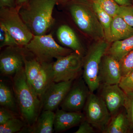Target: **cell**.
Listing matches in <instances>:
<instances>
[{
    "instance_id": "obj_19",
    "label": "cell",
    "mask_w": 133,
    "mask_h": 133,
    "mask_svg": "<svg viewBox=\"0 0 133 133\" xmlns=\"http://www.w3.org/2000/svg\"><path fill=\"white\" fill-rule=\"evenodd\" d=\"M0 105L16 114L19 112V107L13 88L3 81L0 82Z\"/></svg>"
},
{
    "instance_id": "obj_23",
    "label": "cell",
    "mask_w": 133,
    "mask_h": 133,
    "mask_svg": "<svg viewBox=\"0 0 133 133\" xmlns=\"http://www.w3.org/2000/svg\"><path fill=\"white\" fill-rule=\"evenodd\" d=\"M24 62V72L27 80L31 85L39 73L42 64L35 57L32 59H27L25 55Z\"/></svg>"
},
{
    "instance_id": "obj_31",
    "label": "cell",
    "mask_w": 133,
    "mask_h": 133,
    "mask_svg": "<svg viewBox=\"0 0 133 133\" xmlns=\"http://www.w3.org/2000/svg\"><path fill=\"white\" fill-rule=\"evenodd\" d=\"M14 113L3 107L0 108V125L5 124L13 118L16 117Z\"/></svg>"
},
{
    "instance_id": "obj_37",
    "label": "cell",
    "mask_w": 133,
    "mask_h": 133,
    "mask_svg": "<svg viewBox=\"0 0 133 133\" xmlns=\"http://www.w3.org/2000/svg\"><path fill=\"white\" fill-rule=\"evenodd\" d=\"M58 1L62 2H66V1H67L68 0H57Z\"/></svg>"
},
{
    "instance_id": "obj_30",
    "label": "cell",
    "mask_w": 133,
    "mask_h": 133,
    "mask_svg": "<svg viewBox=\"0 0 133 133\" xmlns=\"http://www.w3.org/2000/svg\"><path fill=\"white\" fill-rule=\"evenodd\" d=\"M119 85L126 94L133 91V71L122 77Z\"/></svg>"
},
{
    "instance_id": "obj_21",
    "label": "cell",
    "mask_w": 133,
    "mask_h": 133,
    "mask_svg": "<svg viewBox=\"0 0 133 133\" xmlns=\"http://www.w3.org/2000/svg\"><path fill=\"white\" fill-rule=\"evenodd\" d=\"M131 128L127 114L119 111L111 119L104 131V133H127Z\"/></svg>"
},
{
    "instance_id": "obj_20",
    "label": "cell",
    "mask_w": 133,
    "mask_h": 133,
    "mask_svg": "<svg viewBox=\"0 0 133 133\" xmlns=\"http://www.w3.org/2000/svg\"><path fill=\"white\" fill-rule=\"evenodd\" d=\"M133 50V35L121 41L113 42L108 50L107 54L119 62Z\"/></svg>"
},
{
    "instance_id": "obj_26",
    "label": "cell",
    "mask_w": 133,
    "mask_h": 133,
    "mask_svg": "<svg viewBox=\"0 0 133 133\" xmlns=\"http://www.w3.org/2000/svg\"><path fill=\"white\" fill-rule=\"evenodd\" d=\"M99 5L108 14L113 17L117 14L119 6L114 0H91Z\"/></svg>"
},
{
    "instance_id": "obj_1",
    "label": "cell",
    "mask_w": 133,
    "mask_h": 133,
    "mask_svg": "<svg viewBox=\"0 0 133 133\" xmlns=\"http://www.w3.org/2000/svg\"><path fill=\"white\" fill-rule=\"evenodd\" d=\"M12 88L22 119L28 128H31L40 115L42 103L27 80L24 67L14 75Z\"/></svg>"
},
{
    "instance_id": "obj_33",
    "label": "cell",
    "mask_w": 133,
    "mask_h": 133,
    "mask_svg": "<svg viewBox=\"0 0 133 133\" xmlns=\"http://www.w3.org/2000/svg\"><path fill=\"white\" fill-rule=\"evenodd\" d=\"M16 0H0V8L16 7Z\"/></svg>"
},
{
    "instance_id": "obj_22",
    "label": "cell",
    "mask_w": 133,
    "mask_h": 133,
    "mask_svg": "<svg viewBox=\"0 0 133 133\" xmlns=\"http://www.w3.org/2000/svg\"><path fill=\"white\" fill-rule=\"evenodd\" d=\"M91 6L104 30L105 39L111 42V26L113 17L97 3L92 2Z\"/></svg>"
},
{
    "instance_id": "obj_27",
    "label": "cell",
    "mask_w": 133,
    "mask_h": 133,
    "mask_svg": "<svg viewBox=\"0 0 133 133\" xmlns=\"http://www.w3.org/2000/svg\"><path fill=\"white\" fill-rule=\"evenodd\" d=\"M122 77L133 71V50L119 61Z\"/></svg>"
},
{
    "instance_id": "obj_4",
    "label": "cell",
    "mask_w": 133,
    "mask_h": 133,
    "mask_svg": "<svg viewBox=\"0 0 133 133\" xmlns=\"http://www.w3.org/2000/svg\"><path fill=\"white\" fill-rule=\"evenodd\" d=\"M70 11L74 22L83 32L95 39L105 38L103 28L90 4L75 1L70 5Z\"/></svg>"
},
{
    "instance_id": "obj_7",
    "label": "cell",
    "mask_w": 133,
    "mask_h": 133,
    "mask_svg": "<svg viewBox=\"0 0 133 133\" xmlns=\"http://www.w3.org/2000/svg\"><path fill=\"white\" fill-rule=\"evenodd\" d=\"M83 56L73 51L52 62L56 83L74 81L78 76L83 67Z\"/></svg>"
},
{
    "instance_id": "obj_11",
    "label": "cell",
    "mask_w": 133,
    "mask_h": 133,
    "mask_svg": "<svg viewBox=\"0 0 133 133\" xmlns=\"http://www.w3.org/2000/svg\"><path fill=\"white\" fill-rule=\"evenodd\" d=\"M73 81L52 83L41 98L43 110H57L71 88Z\"/></svg>"
},
{
    "instance_id": "obj_3",
    "label": "cell",
    "mask_w": 133,
    "mask_h": 133,
    "mask_svg": "<svg viewBox=\"0 0 133 133\" xmlns=\"http://www.w3.org/2000/svg\"><path fill=\"white\" fill-rule=\"evenodd\" d=\"M24 48L33 54L41 64L51 62L54 58L57 59L73 52L71 49L59 45L51 34L34 35Z\"/></svg>"
},
{
    "instance_id": "obj_2",
    "label": "cell",
    "mask_w": 133,
    "mask_h": 133,
    "mask_svg": "<svg viewBox=\"0 0 133 133\" xmlns=\"http://www.w3.org/2000/svg\"><path fill=\"white\" fill-rule=\"evenodd\" d=\"M57 0H29L18 8L23 21L34 35L46 34L55 22L53 10Z\"/></svg>"
},
{
    "instance_id": "obj_15",
    "label": "cell",
    "mask_w": 133,
    "mask_h": 133,
    "mask_svg": "<svg viewBox=\"0 0 133 133\" xmlns=\"http://www.w3.org/2000/svg\"><path fill=\"white\" fill-rule=\"evenodd\" d=\"M52 62L41 64V70L31 85L41 99L45 91L54 82Z\"/></svg>"
},
{
    "instance_id": "obj_25",
    "label": "cell",
    "mask_w": 133,
    "mask_h": 133,
    "mask_svg": "<svg viewBox=\"0 0 133 133\" xmlns=\"http://www.w3.org/2000/svg\"><path fill=\"white\" fill-rule=\"evenodd\" d=\"M19 46L4 25L0 23V48ZM20 47V46H19Z\"/></svg>"
},
{
    "instance_id": "obj_6",
    "label": "cell",
    "mask_w": 133,
    "mask_h": 133,
    "mask_svg": "<svg viewBox=\"0 0 133 133\" xmlns=\"http://www.w3.org/2000/svg\"><path fill=\"white\" fill-rule=\"evenodd\" d=\"M0 23L7 29L20 47H25L34 36L20 16L17 6L1 8Z\"/></svg>"
},
{
    "instance_id": "obj_17",
    "label": "cell",
    "mask_w": 133,
    "mask_h": 133,
    "mask_svg": "<svg viewBox=\"0 0 133 133\" xmlns=\"http://www.w3.org/2000/svg\"><path fill=\"white\" fill-rule=\"evenodd\" d=\"M132 35L133 27L118 15L113 17L111 26V42L123 40Z\"/></svg>"
},
{
    "instance_id": "obj_24",
    "label": "cell",
    "mask_w": 133,
    "mask_h": 133,
    "mask_svg": "<svg viewBox=\"0 0 133 133\" xmlns=\"http://www.w3.org/2000/svg\"><path fill=\"white\" fill-rule=\"evenodd\" d=\"M23 120L17 117L9 120L5 124L0 125V133H14L21 131L25 125Z\"/></svg>"
},
{
    "instance_id": "obj_18",
    "label": "cell",
    "mask_w": 133,
    "mask_h": 133,
    "mask_svg": "<svg viewBox=\"0 0 133 133\" xmlns=\"http://www.w3.org/2000/svg\"><path fill=\"white\" fill-rule=\"evenodd\" d=\"M55 113L50 110H43L36 123L29 131L33 133H51L54 129Z\"/></svg>"
},
{
    "instance_id": "obj_35",
    "label": "cell",
    "mask_w": 133,
    "mask_h": 133,
    "mask_svg": "<svg viewBox=\"0 0 133 133\" xmlns=\"http://www.w3.org/2000/svg\"><path fill=\"white\" fill-rule=\"evenodd\" d=\"M29 0H16V6L19 7L21 6L24 4L26 3V2H28Z\"/></svg>"
},
{
    "instance_id": "obj_34",
    "label": "cell",
    "mask_w": 133,
    "mask_h": 133,
    "mask_svg": "<svg viewBox=\"0 0 133 133\" xmlns=\"http://www.w3.org/2000/svg\"><path fill=\"white\" fill-rule=\"evenodd\" d=\"M119 6L131 5V0H114Z\"/></svg>"
},
{
    "instance_id": "obj_36",
    "label": "cell",
    "mask_w": 133,
    "mask_h": 133,
    "mask_svg": "<svg viewBox=\"0 0 133 133\" xmlns=\"http://www.w3.org/2000/svg\"><path fill=\"white\" fill-rule=\"evenodd\" d=\"M79 2L84 3H87V4H89L88 2V0H75Z\"/></svg>"
},
{
    "instance_id": "obj_14",
    "label": "cell",
    "mask_w": 133,
    "mask_h": 133,
    "mask_svg": "<svg viewBox=\"0 0 133 133\" xmlns=\"http://www.w3.org/2000/svg\"><path fill=\"white\" fill-rule=\"evenodd\" d=\"M85 118L81 112L68 111L57 109L55 113L54 130L56 132H61L77 125Z\"/></svg>"
},
{
    "instance_id": "obj_8",
    "label": "cell",
    "mask_w": 133,
    "mask_h": 133,
    "mask_svg": "<svg viewBox=\"0 0 133 133\" xmlns=\"http://www.w3.org/2000/svg\"><path fill=\"white\" fill-rule=\"evenodd\" d=\"M84 108L86 119L95 129L103 132L112 116L102 98L90 92Z\"/></svg>"
},
{
    "instance_id": "obj_29",
    "label": "cell",
    "mask_w": 133,
    "mask_h": 133,
    "mask_svg": "<svg viewBox=\"0 0 133 133\" xmlns=\"http://www.w3.org/2000/svg\"><path fill=\"white\" fill-rule=\"evenodd\" d=\"M124 107L131 128L133 129V91L126 94Z\"/></svg>"
},
{
    "instance_id": "obj_10",
    "label": "cell",
    "mask_w": 133,
    "mask_h": 133,
    "mask_svg": "<svg viewBox=\"0 0 133 133\" xmlns=\"http://www.w3.org/2000/svg\"><path fill=\"white\" fill-rule=\"evenodd\" d=\"M90 92L84 80L72 84L60 105L61 109L68 111L81 112L84 108Z\"/></svg>"
},
{
    "instance_id": "obj_32",
    "label": "cell",
    "mask_w": 133,
    "mask_h": 133,
    "mask_svg": "<svg viewBox=\"0 0 133 133\" xmlns=\"http://www.w3.org/2000/svg\"><path fill=\"white\" fill-rule=\"evenodd\" d=\"M95 129L85 118L81 122L78 130L75 133H94Z\"/></svg>"
},
{
    "instance_id": "obj_9",
    "label": "cell",
    "mask_w": 133,
    "mask_h": 133,
    "mask_svg": "<svg viewBox=\"0 0 133 133\" xmlns=\"http://www.w3.org/2000/svg\"><path fill=\"white\" fill-rule=\"evenodd\" d=\"M22 47H7L0 55V71L2 76L14 75L24 67L25 54Z\"/></svg>"
},
{
    "instance_id": "obj_16",
    "label": "cell",
    "mask_w": 133,
    "mask_h": 133,
    "mask_svg": "<svg viewBox=\"0 0 133 133\" xmlns=\"http://www.w3.org/2000/svg\"><path fill=\"white\" fill-rule=\"evenodd\" d=\"M58 41L63 45L83 56V49L74 30L68 25H61L57 31Z\"/></svg>"
},
{
    "instance_id": "obj_12",
    "label": "cell",
    "mask_w": 133,
    "mask_h": 133,
    "mask_svg": "<svg viewBox=\"0 0 133 133\" xmlns=\"http://www.w3.org/2000/svg\"><path fill=\"white\" fill-rule=\"evenodd\" d=\"M122 77L119 62L106 54L100 64L98 78L102 84H119Z\"/></svg>"
},
{
    "instance_id": "obj_13",
    "label": "cell",
    "mask_w": 133,
    "mask_h": 133,
    "mask_svg": "<svg viewBox=\"0 0 133 133\" xmlns=\"http://www.w3.org/2000/svg\"><path fill=\"white\" fill-rule=\"evenodd\" d=\"M100 96L104 101L112 116L124 107L126 94L119 84H102Z\"/></svg>"
},
{
    "instance_id": "obj_5",
    "label": "cell",
    "mask_w": 133,
    "mask_h": 133,
    "mask_svg": "<svg viewBox=\"0 0 133 133\" xmlns=\"http://www.w3.org/2000/svg\"><path fill=\"white\" fill-rule=\"evenodd\" d=\"M108 43L106 40H100L90 48L83 58V79L90 92H94L99 88V69L102 57L109 48Z\"/></svg>"
},
{
    "instance_id": "obj_28",
    "label": "cell",
    "mask_w": 133,
    "mask_h": 133,
    "mask_svg": "<svg viewBox=\"0 0 133 133\" xmlns=\"http://www.w3.org/2000/svg\"><path fill=\"white\" fill-rule=\"evenodd\" d=\"M117 15L133 28V7L131 5L119 6Z\"/></svg>"
}]
</instances>
